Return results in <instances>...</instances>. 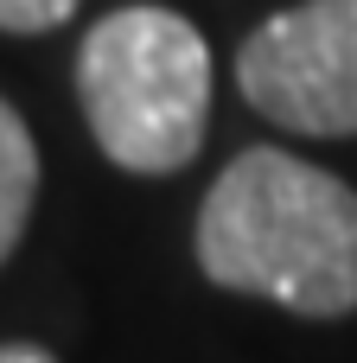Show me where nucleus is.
I'll return each instance as SVG.
<instances>
[{
	"instance_id": "obj_1",
	"label": "nucleus",
	"mask_w": 357,
	"mask_h": 363,
	"mask_svg": "<svg viewBox=\"0 0 357 363\" xmlns=\"http://www.w3.org/2000/svg\"><path fill=\"white\" fill-rule=\"evenodd\" d=\"M198 268L224 294L345 319L357 313V191L313 160L249 147L198 211Z\"/></svg>"
},
{
	"instance_id": "obj_2",
	"label": "nucleus",
	"mask_w": 357,
	"mask_h": 363,
	"mask_svg": "<svg viewBox=\"0 0 357 363\" xmlns=\"http://www.w3.org/2000/svg\"><path fill=\"white\" fill-rule=\"evenodd\" d=\"M77 96L121 172H179L198 160L211 121V45L172 6H115L77 51Z\"/></svg>"
},
{
	"instance_id": "obj_3",
	"label": "nucleus",
	"mask_w": 357,
	"mask_h": 363,
	"mask_svg": "<svg viewBox=\"0 0 357 363\" xmlns=\"http://www.w3.org/2000/svg\"><path fill=\"white\" fill-rule=\"evenodd\" d=\"M236 89L268 121L351 140L357 134V0H300L262 19L236 51Z\"/></svg>"
},
{
	"instance_id": "obj_4",
	"label": "nucleus",
	"mask_w": 357,
	"mask_h": 363,
	"mask_svg": "<svg viewBox=\"0 0 357 363\" xmlns=\"http://www.w3.org/2000/svg\"><path fill=\"white\" fill-rule=\"evenodd\" d=\"M32 198H38V147H32V128L19 121V108L0 96V262L26 236Z\"/></svg>"
},
{
	"instance_id": "obj_5",
	"label": "nucleus",
	"mask_w": 357,
	"mask_h": 363,
	"mask_svg": "<svg viewBox=\"0 0 357 363\" xmlns=\"http://www.w3.org/2000/svg\"><path fill=\"white\" fill-rule=\"evenodd\" d=\"M83 0H0V32H51Z\"/></svg>"
},
{
	"instance_id": "obj_6",
	"label": "nucleus",
	"mask_w": 357,
	"mask_h": 363,
	"mask_svg": "<svg viewBox=\"0 0 357 363\" xmlns=\"http://www.w3.org/2000/svg\"><path fill=\"white\" fill-rule=\"evenodd\" d=\"M0 363H57L45 345H0Z\"/></svg>"
}]
</instances>
